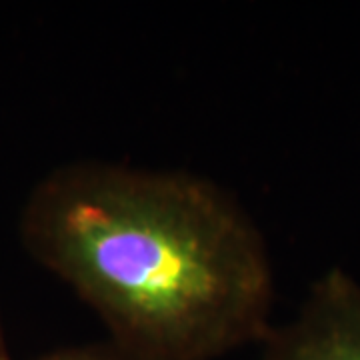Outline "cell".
I'll use <instances>...</instances> for the list:
<instances>
[{
    "label": "cell",
    "instance_id": "6da1fadb",
    "mask_svg": "<svg viewBox=\"0 0 360 360\" xmlns=\"http://www.w3.org/2000/svg\"><path fill=\"white\" fill-rule=\"evenodd\" d=\"M20 240L141 360H217L272 330L269 245L240 200L184 170L68 162L40 180Z\"/></svg>",
    "mask_w": 360,
    "mask_h": 360
},
{
    "label": "cell",
    "instance_id": "7a4b0ae2",
    "mask_svg": "<svg viewBox=\"0 0 360 360\" xmlns=\"http://www.w3.org/2000/svg\"><path fill=\"white\" fill-rule=\"evenodd\" d=\"M262 347V360H360V284L345 270H328L300 312L272 326Z\"/></svg>",
    "mask_w": 360,
    "mask_h": 360
},
{
    "label": "cell",
    "instance_id": "3957f363",
    "mask_svg": "<svg viewBox=\"0 0 360 360\" xmlns=\"http://www.w3.org/2000/svg\"><path fill=\"white\" fill-rule=\"evenodd\" d=\"M37 360H141L124 352L122 348L112 345L110 340L103 345H86V347H68L49 352Z\"/></svg>",
    "mask_w": 360,
    "mask_h": 360
},
{
    "label": "cell",
    "instance_id": "277c9868",
    "mask_svg": "<svg viewBox=\"0 0 360 360\" xmlns=\"http://www.w3.org/2000/svg\"><path fill=\"white\" fill-rule=\"evenodd\" d=\"M0 360H13L11 350H8V342H6V335H4V324L0 319Z\"/></svg>",
    "mask_w": 360,
    "mask_h": 360
}]
</instances>
